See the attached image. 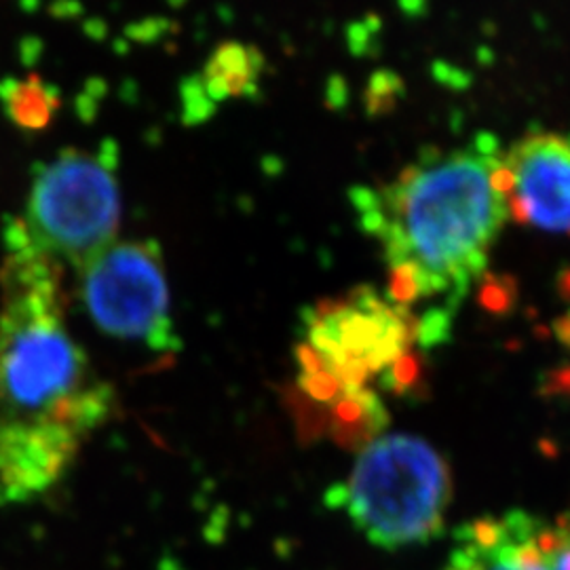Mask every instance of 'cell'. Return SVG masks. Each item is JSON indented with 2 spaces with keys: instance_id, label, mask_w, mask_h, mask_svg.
Returning <instances> with one entry per match:
<instances>
[{
  "instance_id": "obj_1",
  "label": "cell",
  "mask_w": 570,
  "mask_h": 570,
  "mask_svg": "<svg viewBox=\"0 0 570 570\" xmlns=\"http://www.w3.org/2000/svg\"><path fill=\"white\" fill-rule=\"evenodd\" d=\"M503 159L499 138L478 134L465 148H429L393 183L351 193L360 225L383 245L389 303L407 308L442 296L454 315L487 275L490 247L510 218L497 184Z\"/></svg>"
},
{
  "instance_id": "obj_2",
  "label": "cell",
  "mask_w": 570,
  "mask_h": 570,
  "mask_svg": "<svg viewBox=\"0 0 570 570\" xmlns=\"http://www.w3.org/2000/svg\"><path fill=\"white\" fill-rule=\"evenodd\" d=\"M0 277V433L51 425L85 440L108 421L115 393L66 330L58 261L28 247L9 254Z\"/></svg>"
},
{
  "instance_id": "obj_3",
  "label": "cell",
  "mask_w": 570,
  "mask_h": 570,
  "mask_svg": "<svg viewBox=\"0 0 570 570\" xmlns=\"http://www.w3.org/2000/svg\"><path fill=\"white\" fill-rule=\"evenodd\" d=\"M450 499L446 459L425 440L406 433L367 444L348 482L326 492L330 510L345 508L355 529L387 551L438 539Z\"/></svg>"
},
{
  "instance_id": "obj_4",
  "label": "cell",
  "mask_w": 570,
  "mask_h": 570,
  "mask_svg": "<svg viewBox=\"0 0 570 570\" xmlns=\"http://www.w3.org/2000/svg\"><path fill=\"white\" fill-rule=\"evenodd\" d=\"M117 153L110 140L98 155L63 150L35 171L21 223L37 252L82 271L117 242L121 220Z\"/></svg>"
},
{
  "instance_id": "obj_5",
  "label": "cell",
  "mask_w": 570,
  "mask_h": 570,
  "mask_svg": "<svg viewBox=\"0 0 570 570\" xmlns=\"http://www.w3.org/2000/svg\"><path fill=\"white\" fill-rule=\"evenodd\" d=\"M416 330L406 306L383 301L366 285L357 287L308 313L303 372H324L343 393L366 389L372 376L410 353Z\"/></svg>"
},
{
  "instance_id": "obj_6",
  "label": "cell",
  "mask_w": 570,
  "mask_h": 570,
  "mask_svg": "<svg viewBox=\"0 0 570 570\" xmlns=\"http://www.w3.org/2000/svg\"><path fill=\"white\" fill-rule=\"evenodd\" d=\"M81 273L82 301L104 334L157 351L178 346L159 244L115 242Z\"/></svg>"
},
{
  "instance_id": "obj_7",
  "label": "cell",
  "mask_w": 570,
  "mask_h": 570,
  "mask_svg": "<svg viewBox=\"0 0 570 570\" xmlns=\"http://www.w3.org/2000/svg\"><path fill=\"white\" fill-rule=\"evenodd\" d=\"M511 220L570 237V134L529 131L505 150Z\"/></svg>"
},
{
  "instance_id": "obj_8",
  "label": "cell",
  "mask_w": 570,
  "mask_h": 570,
  "mask_svg": "<svg viewBox=\"0 0 570 570\" xmlns=\"http://www.w3.org/2000/svg\"><path fill=\"white\" fill-rule=\"evenodd\" d=\"M81 442L75 433L51 425L0 433V503H23L53 489Z\"/></svg>"
},
{
  "instance_id": "obj_9",
  "label": "cell",
  "mask_w": 570,
  "mask_h": 570,
  "mask_svg": "<svg viewBox=\"0 0 570 570\" xmlns=\"http://www.w3.org/2000/svg\"><path fill=\"white\" fill-rule=\"evenodd\" d=\"M543 522L522 510L478 518L454 530L444 570H550L541 550Z\"/></svg>"
},
{
  "instance_id": "obj_10",
  "label": "cell",
  "mask_w": 570,
  "mask_h": 570,
  "mask_svg": "<svg viewBox=\"0 0 570 570\" xmlns=\"http://www.w3.org/2000/svg\"><path fill=\"white\" fill-rule=\"evenodd\" d=\"M263 53L244 42H225L205 63L199 87L212 104L252 96L263 72Z\"/></svg>"
},
{
  "instance_id": "obj_11",
  "label": "cell",
  "mask_w": 570,
  "mask_h": 570,
  "mask_svg": "<svg viewBox=\"0 0 570 570\" xmlns=\"http://www.w3.org/2000/svg\"><path fill=\"white\" fill-rule=\"evenodd\" d=\"M0 102L4 115L20 125L21 129L37 131L47 127L60 106V91L53 85L42 82L37 75L0 81Z\"/></svg>"
},
{
  "instance_id": "obj_12",
  "label": "cell",
  "mask_w": 570,
  "mask_h": 570,
  "mask_svg": "<svg viewBox=\"0 0 570 570\" xmlns=\"http://www.w3.org/2000/svg\"><path fill=\"white\" fill-rule=\"evenodd\" d=\"M541 550L550 570H570V518L558 524H543Z\"/></svg>"
},
{
  "instance_id": "obj_13",
  "label": "cell",
  "mask_w": 570,
  "mask_h": 570,
  "mask_svg": "<svg viewBox=\"0 0 570 570\" xmlns=\"http://www.w3.org/2000/svg\"><path fill=\"white\" fill-rule=\"evenodd\" d=\"M397 91H402V81L391 72H379L372 79L370 104L376 106V112H385L397 100Z\"/></svg>"
},
{
  "instance_id": "obj_14",
  "label": "cell",
  "mask_w": 570,
  "mask_h": 570,
  "mask_svg": "<svg viewBox=\"0 0 570 570\" xmlns=\"http://www.w3.org/2000/svg\"><path fill=\"white\" fill-rule=\"evenodd\" d=\"M513 294H515V287L511 285V279L508 277L489 279L482 289V303L494 313H505L513 306Z\"/></svg>"
},
{
  "instance_id": "obj_15",
  "label": "cell",
  "mask_w": 570,
  "mask_h": 570,
  "mask_svg": "<svg viewBox=\"0 0 570 570\" xmlns=\"http://www.w3.org/2000/svg\"><path fill=\"white\" fill-rule=\"evenodd\" d=\"M558 289H560V296L570 301V268H564L560 275H558Z\"/></svg>"
}]
</instances>
